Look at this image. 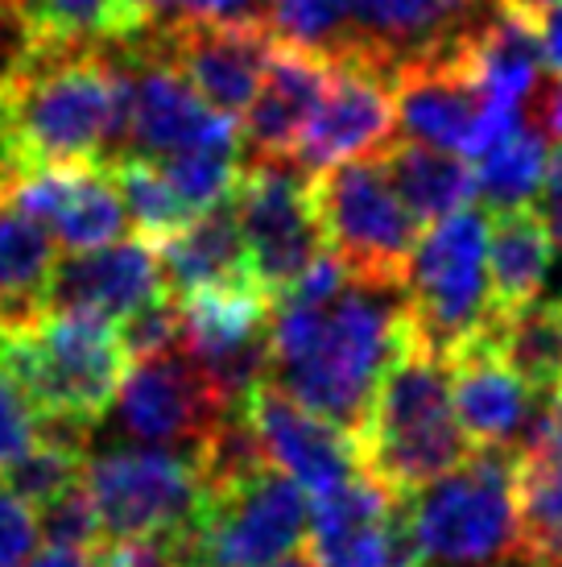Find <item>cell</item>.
Here are the masks:
<instances>
[{
  "mask_svg": "<svg viewBox=\"0 0 562 567\" xmlns=\"http://www.w3.org/2000/svg\"><path fill=\"white\" fill-rule=\"evenodd\" d=\"M125 133V87L108 47H33L0 83V142L30 174L42 166L112 162Z\"/></svg>",
  "mask_w": 562,
  "mask_h": 567,
  "instance_id": "2",
  "label": "cell"
},
{
  "mask_svg": "<svg viewBox=\"0 0 562 567\" xmlns=\"http://www.w3.org/2000/svg\"><path fill=\"white\" fill-rule=\"evenodd\" d=\"M331 87V63L306 47L281 42L269 54L261 87L244 112V154L249 162H290L302 133Z\"/></svg>",
  "mask_w": 562,
  "mask_h": 567,
  "instance_id": "22",
  "label": "cell"
},
{
  "mask_svg": "<svg viewBox=\"0 0 562 567\" xmlns=\"http://www.w3.org/2000/svg\"><path fill=\"white\" fill-rule=\"evenodd\" d=\"M83 488L104 538L190 535L207 505L199 464L166 447H112L87 456Z\"/></svg>",
  "mask_w": 562,
  "mask_h": 567,
  "instance_id": "8",
  "label": "cell"
},
{
  "mask_svg": "<svg viewBox=\"0 0 562 567\" xmlns=\"http://www.w3.org/2000/svg\"><path fill=\"white\" fill-rule=\"evenodd\" d=\"M278 567H319V564H314L311 555H290V559H281Z\"/></svg>",
  "mask_w": 562,
  "mask_h": 567,
  "instance_id": "48",
  "label": "cell"
},
{
  "mask_svg": "<svg viewBox=\"0 0 562 567\" xmlns=\"http://www.w3.org/2000/svg\"><path fill=\"white\" fill-rule=\"evenodd\" d=\"M311 204L327 249L360 278L402 282L422 224L409 216L402 195L376 154L327 166L311 178Z\"/></svg>",
  "mask_w": 562,
  "mask_h": 567,
  "instance_id": "9",
  "label": "cell"
},
{
  "mask_svg": "<svg viewBox=\"0 0 562 567\" xmlns=\"http://www.w3.org/2000/svg\"><path fill=\"white\" fill-rule=\"evenodd\" d=\"M311 497L278 468L207 488L199 526L187 538V567H278L302 547Z\"/></svg>",
  "mask_w": 562,
  "mask_h": 567,
  "instance_id": "10",
  "label": "cell"
},
{
  "mask_svg": "<svg viewBox=\"0 0 562 567\" xmlns=\"http://www.w3.org/2000/svg\"><path fill=\"white\" fill-rule=\"evenodd\" d=\"M183 352L228 406H244L269 364V299L261 290H207L178 302Z\"/></svg>",
  "mask_w": 562,
  "mask_h": 567,
  "instance_id": "14",
  "label": "cell"
},
{
  "mask_svg": "<svg viewBox=\"0 0 562 567\" xmlns=\"http://www.w3.org/2000/svg\"><path fill=\"white\" fill-rule=\"evenodd\" d=\"M547 125H550V133L562 142V80L550 87V95H547Z\"/></svg>",
  "mask_w": 562,
  "mask_h": 567,
  "instance_id": "47",
  "label": "cell"
},
{
  "mask_svg": "<svg viewBox=\"0 0 562 567\" xmlns=\"http://www.w3.org/2000/svg\"><path fill=\"white\" fill-rule=\"evenodd\" d=\"M327 63L331 87L290 158L306 174L352 158H368L381 145H389L393 125H397L393 80L381 66L356 63V59H327Z\"/></svg>",
  "mask_w": 562,
  "mask_h": 567,
  "instance_id": "17",
  "label": "cell"
},
{
  "mask_svg": "<svg viewBox=\"0 0 562 567\" xmlns=\"http://www.w3.org/2000/svg\"><path fill=\"white\" fill-rule=\"evenodd\" d=\"M59 245L17 204L0 199V328L33 323L46 311Z\"/></svg>",
  "mask_w": 562,
  "mask_h": 567,
  "instance_id": "26",
  "label": "cell"
},
{
  "mask_svg": "<svg viewBox=\"0 0 562 567\" xmlns=\"http://www.w3.org/2000/svg\"><path fill=\"white\" fill-rule=\"evenodd\" d=\"M447 369H451L455 419L471 447L513 452L533 423V390L500 361L488 331L455 348Z\"/></svg>",
  "mask_w": 562,
  "mask_h": 567,
  "instance_id": "23",
  "label": "cell"
},
{
  "mask_svg": "<svg viewBox=\"0 0 562 567\" xmlns=\"http://www.w3.org/2000/svg\"><path fill=\"white\" fill-rule=\"evenodd\" d=\"M409 331L402 282L347 274L331 299H278L266 381L344 435H356Z\"/></svg>",
  "mask_w": 562,
  "mask_h": 567,
  "instance_id": "1",
  "label": "cell"
},
{
  "mask_svg": "<svg viewBox=\"0 0 562 567\" xmlns=\"http://www.w3.org/2000/svg\"><path fill=\"white\" fill-rule=\"evenodd\" d=\"M480 21V0H344V42L331 59L397 66L447 54Z\"/></svg>",
  "mask_w": 562,
  "mask_h": 567,
  "instance_id": "16",
  "label": "cell"
},
{
  "mask_svg": "<svg viewBox=\"0 0 562 567\" xmlns=\"http://www.w3.org/2000/svg\"><path fill=\"white\" fill-rule=\"evenodd\" d=\"M166 295L162 266L149 240H112L59 261L46 290V311H79L121 323L149 299Z\"/></svg>",
  "mask_w": 562,
  "mask_h": 567,
  "instance_id": "21",
  "label": "cell"
},
{
  "mask_svg": "<svg viewBox=\"0 0 562 567\" xmlns=\"http://www.w3.org/2000/svg\"><path fill=\"white\" fill-rule=\"evenodd\" d=\"M521 567H530V564H521Z\"/></svg>",
  "mask_w": 562,
  "mask_h": 567,
  "instance_id": "49",
  "label": "cell"
},
{
  "mask_svg": "<svg viewBox=\"0 0 562 567\" xmlns=\"http://www.w3.org/2000/svg\"><path fill=\"white\" fill-rule=\"evenodd\" d=\"M116 183V195L125 204V216L133 220V228L140 233V240L162 245L166 237L183 233L195 212H190L178 190L170 187V178L162 174V166L149 158H112L104 162Z\"/></svg>",
  "mask_w": 562,
  "mask_h": 567,
  "instance_id": "33",
  "label": "cell"
},
{
  "mask_svg": "<svg viewBox=\"0 0 562 567\" xmlns=\"http://www.w3.org/2000/svg\"><path fill=\"white\" fill-rule=\"evenodd\" d=\"M550 269L554 245L533 212H500L488 220V290L497 316H513L542 299Z\"/></svg>",
  "mask_w": 562,
  "mask_h": 567,
  "instance_id": "27",
  "label": "cell"
},
{
  "mask_svg": "<svg viewBox=\"0 0 562 567\" xmlns=\"http://www.w3.org/2000/svg\"><path fill=\"white\" fill-rule=\"evenodd\" d=\"M538 220L547 228V237L554 249H562V150L550 154L547 174H542V187H538Z\"/></svg>",
  "mask_w": 562,
  "mask_h": 567,
  "instance_id": "42",
  "label": "cell"
},
{
  "mask_svg": "<svg viewBox=\"0 0 562 567\" xmlns=\"http://www.w3.org/2000/svg\"><path fill=\"white\" fill-rule=\"evenodd\" d=\"M533 33H538V50L542 63L562 75V4H550L547 13L533 17Z\"/></svg>",
  "mask_w": 562,
  "mask_h": 567,
  "instance_id": "44",
  "label": "cell"
},
{
  "mask_svg": "<svg viewBox=\"0 0 562 567\" xmlns=\"http://www.w3.org/2000/svg\"><path fill=\"white\" fill-rule=\"evenodd\" d=\"M530 447L562 456V385L554 390V402H547V406L533 414L530 431H525V440H521L517 452H530Z\"/></svg>",
  "mask_w": 562,
  "mask_h": 567,
  "instance_id": "43",
  "label": "cell"
},
{
  "mask_svg": "<svg viewBox=\"0 0 562 567\" xmlns=\"http://www.w3.org/2000/svg\"><path fill=\"white\" fill-rule=\"evenodd\" d=\"M21 567H95L92 551H71V547H50V551L33 555V564Z\"/></svg>",
  "mask_w": 562,
  "mask_h": 567,
  "instance_id": "45",
  "label": "cell"
},
{
  "mask_svg": "<svg viewBox=\"0 0 562 567\" xmlns=\"http://www.w3.org/2000/svg\"><path fill=\"white\" fill-rule=\"evenodd\" d=\"M244 419L261 443L269 468L290 476L306 497H327L331 488H340L360 473L352 435L311 414L306 406H298L294 398H285L269 381L249 390Z\"/></svg>",
  "mask_w": 562,
  "mask_h": 567,
  "instance_id": "18",
  "label": "cell"
},
{
  "mask_svg": "<svg viewBox=\"0 0 562 567\" xmlns=\"http://www.w3.org/2000/svg\"><path fill=\"white\" fill-rule=\"evenodd\" d=\"M422 567H485L521 559L517 452L476 447L406 509Z\"/></svg>",
  "mask_w": 562,
  "mask_h": 567,
  "instance_id": "5",
  "label": "cell"
},
{
  "mask_svg": "<svg viewBox=\"0 0 562 567\" xmlns=\"http://www.w3.org/2000/svg\"><path fill=\"white\" fill-rule=\"evenodd\" d=\"M232 212L249 249L257 290L278 302L311 269L327 237L311 204V178L294 162H244L232 187Z\"/></svg>",
  "mask_w": 562,
  "mask_h": 567,
  "instance_id": "11",
  "label": "cell"
},
{
  "mask_svg": "<svg viewBox=\"0 0 562 567\" xmlns=\"http://www.w3.org/2000/svg\"><path fill=\"white\" fill-rule=\"evenodd\" d=\"M112 47H121L112 59L121 66L125 87V133L116 158L162 162L195 150L240 154V128L232 116L211 109L145 33L137 30Z\"/></svg>",
  "mask_w": 562,
  "mask_h": 567,
  "instance_id": "7",
  "label": "cell"
},
{
  "mask_svg": "<svg viewBox=\"0 0 562 567\" xmlns=\"http://www.w3.org/2000/svg\"><path fill=\"white\" fill-rule=\"evenodd\" d=\"M38 535L46 538L50 547H71V551H95L100 547L104 535H100V518H95V505L83 481L38 509Z\"/></svg>",
  "mask_w": 562,
  "mask_h": 567,
  "instance_id": "38",
  "label": "cell"
},
{
  "mask_svg": "<svg viewBox=\"0 0 562 567\" xmlns=\"http://www.w3.org/2000/svg\"><path fill=\"white\" fill-rule=\"evenodd\" d=\"M550 4H562V0H500V9H509V13L525 17V21H533L538 13H547Z\"/></svg>",
  "mask_w": 562,
  "mask_h": 567,
  "instance_id": "46",
  "label": "cell"
},
{
  "mask_svg": "<svg viewBox=\"0 0 562 567\" xmlns=\"http://www.w3.org/2000/svg\"><path fill=\"white\" fill-rule=\"evenodd\" d=\"M9 204L46 228L66 252L100 249L125 237L128 216L104 162L79 166H42L13 187Z\"/></svg>",
  "mask_w": 562,
  "mask_h": 567,
  "instance_id": "19",
  "label": "cell"
},
{
  "mask_svg": "<svg viewBox=\"0 0 562 567\" xmlns=\"http://www.w3.org/2000/svg\"><path fill=\"white\" fill-rule=\"evenodd\" d=\"M140 30H170L183 21H266L261 0H133Z\"/></svg>",
  "mask_w": 562,
  "mask_h": 567,
  "instance_id": "39",
  "label": "cell"
},
{
  "mask_svg": "<svg viewBox=\"0 0 562 567\" xmlns=\"http://www.w3.org/2000/svg\"><path fill=\"white\" fill-rule=\"evenodd\" d=\"M376 158L418 224L455 216L476 199V171L459 154L430 150L418 142H389L376 150Z\"/></svg>",
  "mask_w": 562,
  "mask_h": 567,
  "instance_id": "28",
  "label": "cell"
},
{
  "mask_svg": "<svg viewBox=\"0 0 562 567\" xmlns=\"http://www.w3.org/2000/svg\"><path fill=\"white\" fill-rule=\"evenodd\" d=\"M547 162V137L533 125L517 121L500 142H492L476 158V195H485L497 216L500 212H525V204L542 187Z\"/></svg>",
  "mask_w": 562,
  "mask_h": 567,
  "instance_id": "32",
  "label": "cell"
},
{
  "mask_svg": "<svg viewBox=\"0 0 562 567\" xmlns=\"http://www.w3.org/2000/svg\"><path fill=\"white\" fill-rule=\"evenodd\" d=\"M162 286L170 299H190L207 290H257L249 269V249L240 237L232 212V195L219 207L195 216V220L157 245Z\"/></svg>",
  "mask_w": 562,
  "mask_h": 567,
  "instance_id": "24",
  "label": "cell"
},
{
  "mask_svg": "<svg viewBox=\"0 0 562 567\" xmlns=\"http://www.w3.org/2000/svg\"><path fill=\"white\" fill-rule=\"evenodd\" d=\"M116 340H121V352H125L128 361H145V357L178 348L183 344V311H178V299L157 295L145 307H137L133 316H125L116 323Z\"/></svg>",
  "mask_w": 562,
  "mask_h": 567,
  "instance_id": "37",
  "label": "cell"
},
{
  "mask_svg": "<svg viewBox=\"0 0 562 567\" xmlns=\"http://www.w3.org/2000/svg\"><path fill=\"white\" fill-rule=\"evenodd\" d=\"M33 443H38V410L21 394V385L0 369V473L25 456Z\"/></svg>",
  "mask_w": 562,
  "mask_h": 567,
  "instance_id": "40",
  "label": "cell"
},
{
  "mask_svg": "<svg viewBox=\"0 0 562 567\" xmlns=\"http://www.w3.org/2000/svg\"><path fill=\"white\" fill-rule=\"evenodd\" d=\"M240 154H223V150H195V154H174L162 158V174L170 178V187L178 190V199L204 216L211 207H219L232 195L236 178H240ZM154 162V158H149Z\"/></svg>",
  "mask_w": 562,
  "mask_h": 567,
  "instance_id": "35",
  "label": "cell"
},
{
  "mask_svg": "<svg viewBox=\"0 0 562 567\" xmlns=\"http://www.w3.org/2000/svg\"><path fill=\"white\" fill-rule=\"evenodd\" d=\"M112 406L128 440L183 456H195L219 419L240 410L216 394V385L199 373V364L183 352V344L133 361V369L116 385Z\"/></svg>",
  "mask_w": 562,
  "mask_h": 567,
  "instance_id": "12",
  "label": "cell"
},
{
  "mask_svg": "<svg viewBox=\"0 0 562 567\" xmlns=\"http://www.w3.org/2000/svg\"><path fill=\"white\" fill-rule=\"evenodd\" d=\"M393 112L406 142L468 158L485 95L476 92L468 66L459 63V50H447L393 71Z\"/></svg>",
  "mask_w": 562,
  "mask_h": 567,
  "instance_id": "20",
  "label": "cell"
},
{
  "mask_svg": "<svg viewBox=\"0 0 562 567\" xmlns=\"http://www.w3.org/2000/svg\"><path fill=\"white\" fill-rule=\"evenodd\" d=\"M183 80L223 116H244L273 54L266 21H183L170 30H140Z\"/></svg>",
  "mask_w": 562,
  "mask_h": 567,
  "instance_id": "15",
  "label": "cell"
},
{
  "mask_svg": "<svg viewBox=\"0 0 562 567\" xmlns=\"http://www.w3.org/2000/svg\"><path fill=\"white\" fill-rule=\"evenodd\" d=\"M409 323L426 344L451 357L497 319L488 290V216L455 212L418 237L402 269Z\"/></svg>",
  "mask_w": 562,
  "mask_h": 567,
  "instance_id": "6",
  "label": "cell"
},
{
  "mask_svg": "<svg viewBox=\"0 0 562 567\" xmlns=\"http://www.w3.org/2000/svg\"><path fill=\"white\" fill-rule=\"evenodd\" d=\"M38 514L0 481V567H21L38 547Z\"/></svg>",
  "mask_w": 562,
  "mask_h": 567,
  "instance_id": "41",
  "label": "cell"
},
{
  "mask_svg": "<svg viewBox=\"0 0 562 567\" xmlns=\"http://www.w3.org/2000/svg\"><path fill=\"white\" fill-rule=\"evenodd\" d=\"M306 535L319 567H422L406 497L389 493L364 468L327 497H314Z\"/></svg>",
  "mask_w": 562,
  "mask_h": 567,
  "instance_id": "13",
  "label": "cell"
},
{
  "mask_svg": "<svg viewBox=\"0 0 562 567\" xmlns=\"http://www.w3.org/2000/svg\"><path fill=\"white\" fill-rule=\"evenodd\" d=\"M83 460H87V452H79V447L38 440L25 456L0 473V481L30 509H42L46 502L63 497L66 488H75L83 481Z\"/></svg>",
  "mask_w": 562,
  "mask_h": 567,
  "instance_id": "34",
  "label": "cell"
},
{
  "mask_svg": "<svg viewBox=\"0 0 562 567\" xmlns=\"http://www.w3.org/2000/svg\"><path fill=\"white\" fill-rule=\"evenodd\" d=\"M0 369L21 385L38 419L95 431L125 378V352L108 319L42 311L33 323L0 328Z\"/></svg>",
  "mask_w": 562,
  "mask_h": 567,
  "instance_id": "4",
  "label": "cell"
},
{
  "mask_svg": "<svg viewBox=\"0 0 562 567\" xmlns=\"http://www.w3.org/2000/svg\"><path fill=\"white\" fill-rule=\"evenodd\" d=\"M269 30L290 47L331 59L344 42V0H266Z\"/></svg>",
  "mask_w": 562,
  "mask_h": 567,
  "instance_id": "36",
  "label": "cell"
},
{
  "mask_svg": "<svg viewBox=\"0 0 562 567\" xmlns=\"http://www.w3.org/2000/svg\"><path fill=\"white\" fill-rule=\"evenodd\" d=\"M485 331L500 361L530 390L554 394L562 385V299H538L513 316H497Z\"/></svg>",
  "mask_w": 562,
  "mask_h": 567,
  "instance_id": "30",
  "label": "cell"
},
{
  "mask_svg": "<svg viewBox=\"0 0 562 567\" xmlns=\"http://www.w3.org/2000/svg\"><path fill=\"white\" fill-rule=\"evenodd\" d=\"M352 447L360 468L397 497L426 488L476 452L455 419L447 357L418 331L385 369Z\"/></svg>",
  "mask_w": 562,
  "mask_h": 567,
  "instance_id": "3",
  "label": "cell"
},
{
  "mask_svg": "<svg viewBox=\"0 0 562 567\" xmlns=\"http://www.w3.org/2000/svg\"><path fill=\"white\" fill-rule=\"evenodd\" d=\"M33 47H112L140 30L133 0H9Z\"/></svg>",
  "mask_w": 562,
  "mask_h": 567,
  "instance_id": "29",
  "label": "cell"
},
{
  "mask_svg": "<svg viewBox=\"0 0 562 567\" xmlns=\"http://www.w3.org/2000/svg\"><path fill=\"white\" fill-rule=\"evenodd\" d=\"M517 522L521 564L562 567V456L517 452Z\"/></svg>",
  "mask_w": 562,
  "mask_h": 567,
  "instance_id": "31",
  "label": "cell"
},
{
  "mask_svg": "<svg viewBox=\"0 0 562 567\" xmlns=\"http://www.w3.org/2000/svg\"><path fill=\"white\" fill-rule=\"evenodd\" d=\"M459 63L468 66L476 92L488 104L500 109H517L533 95L538 75H542V50H538V33L533 21L509 13H488L459 38Z\"/></svg>",
  "mask_w": 562,
  "mask_h": 567,
  "instance_id": "25",
  "label": "cell"
}]
</instances>
